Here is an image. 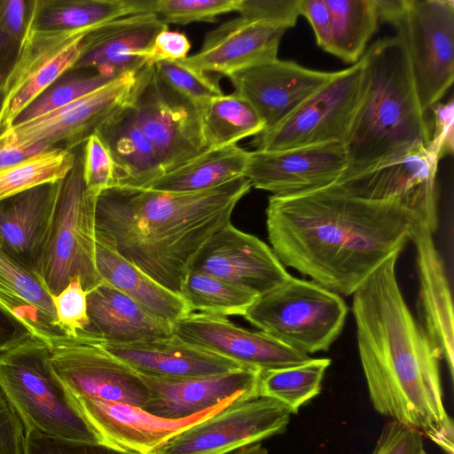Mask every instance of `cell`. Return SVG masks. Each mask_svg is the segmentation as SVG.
<instances>
[{"label": "cell", "mask_w": 454, "mask_h": 454, "mask_svg": "<svg viewBox=\"0 0 454 454\" xmlns=\"http://www.w3.org/2000/svg\"><path fill=\"white\" fill-rule=\"evenodd\" d=\"M362 58L361 96L344 143L348 164L340 179L431 140L432 120L420 108L401 39H380Z\"/></svg>", "instance_id": "4"}, {"label": "cell", "mask_w": 454, "mask_h": 454, "mask_svg": "<svg viewBox=\"0 0 454 454\" xmlns=\"http://www.w3.org/2000/svg\"><path fill=\"white\" fill-rule=\"evenodd\" d=\"M52 367L74 396L142 407L149 390L137 372L95 340L77 335L50 345Z\"/></svg>", "instance_id": "13"}, {"label": "cell", "mask_w": 454, "mask_h": 454, "mask_svg": "<svg viewBox=\"0 0 454 454\" xmlns=\"http://www.w3.org/2000/svg\"><path fill=\"white\" fill-rule=\"evenodd\" d=\"M95 340L109 354L145 375L184 379L247 369L233 360L187 343L174 333L134 342Z\"/></svg>", "instance_id": "25"}, {"label": "cell", "mask_w": 454, "mask_h": 454, "mask_svg": "<svg viewBox=\"0 0 454 454\" xmlns=\"http://www.w3.org/2000/svg\"><path fill=\"white\" fill-rule=\"evenodd\" d=\"M154 67L174 90L196 106L223 95L218 81L207 73L191 69L177 61H160Z\"/></svg>", "instance_id": "40"}, {"label": "cell", "mask_w": 454, "mask_h": 454, "mask_svg": "<svg viewBox=\"0 0 454 454\" xmlns=\"http://www.w3.org/2000/svg\"><path fill=\"white\" fill-rule=\"evenodd\" d=\"M430 439L435 442L448 454H453V421L450 419L443 425L428 433Z\"/></svg>", "instance_id": "53"}, {"label": "cell", "mask_w": 454, "mask_h": 454, "mask_svg": "<svg viewBox=\"0 0 454 454\" xmlns=\"http://www.w3.org/2000/svg\"><path fill=\"white\" fill-rule=\"evenodd\" d=\"M59 324L69 337H76L89 325L87 293L80 278H74L57 295H51Z\"/></svg>", "instance_id": "42"}, {"label": "cell", "mask_w": 454, "mask_h": 454, "mask_svg": "<svg viewBox=\"0 0 454 454\" xmlns=\"http://www.w3.org/2000/svg\"><path fill=\"white\" fill-rule=\"evenodd\" d=\"M432 135L427 148L441 160L452 155L454 148V103H436L431 109Z\"/></svg>", "instance_id": "46"}, {"label": "cell", "mask_w": 454, "mask_h": 454, "mask_svg": "<svg viewBox=\"0 0 454 454\" xmlns=\"http://www.w3.org/2000/svg\"><path fill=\"white\" fill-rule=\"evenodd\" d=\"M259 395L239 394L187 418L168 419L140 407L74 396L85 420L106 444L136 454H152L174 435L222 411L233 402Z\"/></svg>", "instance_id": "19"}, {"label": "cell", "mask_w": 454, "mask_h": 454, "mask_svg": "<svg viewBox=\"0 0 454 454\" xmlns=\"http://www.w3.org/2000/svg\"><path fill=\"white\" fill-rule=\"evenodd\" d=\"M173 333L187 343L260 372L296 366L311 358L263 332L238 326L223 316L192 312L173 325Z\"/></svg>", "instance_id": "18"}, {"label": "cell", "mask_w": 454, "mask_h": 454, "mask_svg": "<svg viewBox=\"0 0 454 454\" xmlns=\"http://www.w3.org/2000/svg\"><path fill=\"white\" fill-rule=\"evenodd\" d=\"M384 22L397 30L426 117L454 80V1L397 0Z\"/></svg>", "instance_id": "8"}, {"label": "cell", "mask_w": 454, "mask_h": 454, "mask_svg": "<svg viewBox=\"0 0 454 454\" xmlns=\"http://www.w3.org/2000/svg\"><path fill=\"white\" fill-rule=\"evenodd\" d=\"M439 160L417 144L335 184L373 201H395L413 211L434 232L438 225L436 173Z\"/></svg>", "instance_id": "12"}, {"label": "cell", "mask_w": 454, "mask_h": 454, "mask_svg": "<svg viewBox=\"0 0 454 454\" xmlns=\"http://www.w3.org/2000/svg\"><path fill=\"white\" fill-rule=\"evenodd\" d=\"M97 198L86 190L82 150H75L73 168L62 180L53 223L36 275L51 295H57L74 278L88 294L101 281L96 263Z\"/></svg>", "instance_id": "7"}, {"label": "cell", "mask_w": 454, "mask_h": 454, "mask_svg": "<svg viewBox=\"0 0 454 454\" xmlns=\"http://www.w3.org/2000/svg\"><path fill=\"white\" fill-rule=\"evenodd\" d=\"M21 44L0 31V87H4L12 72Z\"/></svg>", "instance_id": "52"}, {"label": "cell", "mask_w": 454, "mask_h": 454, "mask_svg": "<svg viewBox=\"0 0 454 454\" xmlns=\"http://www.w3.org/2000/svg\"><path fill=\"white\" fill-rule=\"evenodd\" d=\"M290 415L272 398H241L174 435L152 454H228L283 434Z\"/></svg>", "instance_id": "11"}, {"label": "cell", "mask_w": 454, "mask_h": 454, "mask_svg": "<svg viewBox=\"0 0 454 454\" xmlns=\"http://www.w3.org/2000/svg\"><path fill=\"white\" fill-rule=\"evenodd\" d=\"M35 0H0V31L22 43L29 27Z\"/></svg>", "instance_id": "49"}, {"label": "cell", "mask_w": 454, "mask_h": 454, "mask_svg": "<svg viewBox=\"0 0 454 454\" xmlns=\"http://www.w3.org/2000/svg\"><path fill=\"white\" fill-rule=\"evenodd\" d=\"M33 336L21 321L0 308V356Z\"/></svg>", "instance_id": "50"}, {"label": "cell", "mask_w": 454, "mask_h": 454, "mask_svg": "<svg viewBox=\"0 0 454 454\" xmlns=\"http://www.w3.org/2000/svg\"><path fill=\"white\" fill-rule=\"evenodd\" d=\"M330 364L331 359L326 357L310 358L296 366L261 372L259 395L278 401L295 414L320 393Z\"/></svg>", "instance_id": "35"}, {"label": "cell", "mask_w": 454, "mask_h": 454, "mask_svg": "<svg viewBox=\"0 0 454 454\" xmlns=\"http://www.w3.org/2000/svg\"><path fill=\"white\" fill-rule=\"evenodd\" d=\"M286 31L239 16L209 31L197 53L177 62L199 72L216 73L228 77L277 59Z\"/></svg>", "instance_id": "22"}, {"label": "cell", "mask_w": 454, "mask_h": 454, "mask_svg": "<svg viewBox=\"0 0 454 454\" xmlns=\"http://www.w3.org/2000/svg\"><path fill=\"white\" fill-rule=\"evenodd\" d=\"M165 29L168 24L153 12L100 24L84 36L82 52L72 68L90 69L108 79L138 72L145 67L142 54Z\"/></svg>", "instance_id": "21"}, {"label": "cell", "mask_w": 454, "mask_h": 454, "mask_svg": "<svg viewBox=\"0 0 454 454\" xmlns=\"http://www.w3.org/2000/svg\"><path fill=\"white\" fill-rule=\"evenodd\" d=\"M62 181L0 200V248L36 273L50 235Z\"/></svg>", "instance_id": "24"}, {"label": "cell", "mask_w": 454, "mask_h": 454, "mask_svg": "<svg viewBox=\"0 0 454 454\" xmlns=\"http://www.w3.org/2000/svg\"><path fill=\"white\" fill-rule=\"evenodd\" d=\"M251 188L245 176L187 193L111 187L97 198L96 240L180 295L194 257Z\"/></svg>", "instance_id": "3"}, {"label": "cell", "mask_w": 454, "mask_h": 454, "mask_svg": "<svg viewBox=\"0 0 454 454\" xmlns=\"http://www.w3.org/2000/svg\"><path fill=\"white\" fill-rule=\"evenodd\" d=\"M239 0H145L147 12H153L166 24L185 25L214 22L223 13L236 12Z\"/></svg>", "instance_id": "39"}, {"label": "cell", "mask_w": 454, "mask_h": 454, "mask_svg": "<svg viewBox=\"0 0 454 454\" xmlns=\"http://www.w3.org/2000/svg\"><path fill=\"white\" fill-rule=\"evenodd\" d=\"M341 142L248 152L243 176L272 195H292L336 183L348 168Z\"/></svg>", "instance_id": "17"}, {"label": "cell", "mask_w": 454, "mask_h": 454, "mask_svg": "<svg viewBox=\"0 0 454 454\" xmlns=\"http://www.w3.org/2000/svg\"><path fill=\"white\" fill-rule=\"evenodd\" d=\"M372 454H427L423 434L392 419L384 426Z\"/></svg>", "instance_id": "45"}, {"label": "cell", "mask_w": 454, "mask_h": 454, "mask_svg": "<svg viewBox=\"0 0 454 454\" xmlns=\"http://www.w3.org/2000/svg\"><path fill=\"white\" fill-rule=\"evenodd\" d=\"M131 100L163 174L208 150L198 106L174 90L154 66L137 72Z\"/></svg>", "instance_id": "10"}, {"label": "cell", "mask_w": 454, "mask_h": 454, "mask_svg": "<svg viewBox=\"0 0 454 454\" xmlns=\"http://www.w3.org/2000/svg\"><path fill=\"white\" fill-rule=\"evenodd\" d=\"M0 389L20 416L25 432L105 443L56 374L50 347L42 340L33 336L0 356Z\"/></svg>", "instance_id": "5"}, {"label": "cell", "mask_w": 454, "mask_h": 454, "mask_svg": "<svg viewBox=\"0 0 454 454\" xmlns=\"http://www.w3.org/2000/svg\"><path fill=\"white\" fill-rule=\"evenodd\" d=\"M364 60L334 76L274 128L252 141L257 151L345 143L362 90Z\"/></svg>", "instance_id": "9"}, {"label": "cell", "mask_w": 454, "mask_h": 454, "mask_svg": "<svg viewBox=\"0 0 454 454\" xmlns=\"http://www.w3.org/2000/svg\"><path fill=\"white\" fill-rule=\"evenodd\" d=\"M112 80L90 69L70 68L30 102L16 117L12 126L26 123L61 108Z\"/></svg>", "instance_id": "38"}, {"label": "cell", "mask_w": 454, "mask_h": 454, "mask_svg": "<svg viewBox=\"0 0 454 454\" xmlns=\"http://www.w3.org/2000/svg\"><path fill=\"white\" fill-rule=\"evenodd\" d=\"M248 152L231 145L208 149L179 168L163 174L148 188L170 192H197L243 176Z\"/></svg>", "instance_id": "32"}, {"label": "cell", "mask_w": 454, "mask_h": 454, "mask_svg": "<svg viewBox=\"0 0 454 454\" xmlns=\"http://www.w3.org/2000/svg\"><path fill=\"white\" fill-rule=\"evenodd\" d=\"M191 47L184 33L165 29L156 35L141 57L145 67H152L160 61L182 60L188 56Z\"/></svg>", "instance_id": "47"}, {"label": "cell", "mask_w": 454, "mask_h": 454, "mask_svg": "<svg viewBox=\"0 0 454 454\" xmlns=\"http://www.w3.org/2000/svg\"><path fill=\"white\" fill-rule=\"evenodd\" d=\"M96 27L67 31L37 30L29 27L4 86L0 135L12 128L16 117L30 102L73 67L82 52L84 36Z\"/></svg>", "instance_id": "15"}, {"label": "cell", "mask_w": 454, "mask_h": 454, "mask_svg": "<svg viewBox=\"0 0 454 454\" xmlns=\"http://www.w3.org/2000/svg\"><path fill=\"white\" fill-rule=\"evenodd\" d=\"M47 149L49 148L37 145L20 146L12 143L7 137L0 135V169L10 168Z\"/></svg>", "instance_id": "51"}, {"label": "cell", "mask_w": 454, "mask_h": 454, "mask_svg": "<svg viewBox=\"0 0 454 454\" xmlns=\"http://www.w3.org/2000/svg\"><path fill=\"white\" fill-rule=\"evenodd\" d=\"M141 12H147L145 0H35L30 27L77 30Z\"/></svg>", "instance_id": "33"}, {"label": "cell", "mask_w": 454, "mask_h": 454, "mask_svg": "<svg viewBox=\"0 0 454 454\" xmlns=\"http://www.w3.org/2000/svg\"><path fill=\"white\" fill-rule=\"evenodd\" d=\"M25 454H136L105 443H92L54 438L36 432H26Z\"/></svg>", "instance_id": "44"}, {"label": "cell", "mask_w": 454, "mask_h": 454, "mask_svg": "<svg viewBox=\"0 0 454 454\" xmlns=\"http://www.w3.org/2000/svg\"><path fill=\"white\" fill-rule=\"evenodd\" d=\"M301 0H239V16L286 30L295 26L301 15Z\"/></svg>", "instance_id": "43"}, {"label": "cell", "mask_w": 454, "mask_h": 454, "mask_svg": "<svg viewBox=\"0 0 454 454\" xmlns=\"http://www.w3.org/2000/svg\"><path fill=\"white\" fill-rule=\"evenodd\" d=\"M300 10L317 45L346 63L360 60L379 27L374 0H301Z\"/></svg>", "instance_id": "26"}, {"label": "cell", "mask_w": 454, "mask_h": 454, "mask_svg": "<svg viewBox=\"0 0 454 454\" xmlns=\"http://www.w3.org/2000/svg\"><path fill=\"white\" fill-rule=\"evenodd\" d=\"M149 390L142 410L168 419L187 418L239 394L259 395L261 372L239 369L195 378L170 379L141 374Z\"/></svg>", "instance_id": "23"}, {"label": "cell", "mask_w": 454, "mask_h": 454, "mask_svg": "<svg viewBox=\"0 0 454 454\" xmlns=\"http://www.w3.org/2000/svg\"><path fill=\"white\" fill-rule=\"evenodd\" d=\"M418 219L398 202L361 199L335 183L271 195L266 207L268 238L278 260L346 296L400 254Z\"/></svg>", "instance_id": "1"}, {"label": "cell", "mask_w": 454, "mask_h": 454, "mask_svg": "<svg viewBox=\"0 0 454 454\" xmlns=\"http://www.w3.org/2000/svg\"><path fill=\"white\" fill-rule=\"evenodd\" d=\"M348 310L340 294L292 276L260 296L243 317L261 332L309 355L329 349L342 331Z\"/></svg>", "instance_id": "6"}, {"label": "cell", "mask_w": 454, "mask_h": 454, "mask_svg": "<svg viewBox=\"0 0 454 454\" xmlns=\"http://www.w3.org/2000/svg\"><path fill=\"white\" fill-rule=\"evenodd\" d=\"M24 425L0 389V454H25Z\"/></svg>", "instance_id": "48"}, {"label": "cell", "mask_w": 454, "mask_h": 454, "mask_svg": "<svg viewBox=\"0 0 454 454\" xmlns=\"http://www.w3.org/2000/svg\"><path fill=\"white\" fill-rule=\"evenodd\" d=\"M0 308L50 345L69 337L59 324L51 295L35 272L0 248Z\"/></svg>", "instance_id": "30"}, {"label": "cell", "mask_w": 454, "mask_h": 454, "mask_svg": "<svg viewBox=\"0 0 454 454\" xmlns=\"http://www.w3.org/2000/svg\"><path fill=\"white\" fill-rule=\"evenodd\" d=\"M334 74L335 72L309 69L277 58L236 72L228 78L234 92L258 114L266 131L289 116Z\"/></svg>", "instance_id": "20"}, {"label": "cell", "mask_w": 454, "mask_h": 454, "mask_svg": "<svg viewBox=\"0 0 454 454\" xmlns=\"http://www.w3.org/2000/svg\"><path fill=\"white\" fill-rule=\"evenodd\" d=\"M4 87H0V113L2 111L4 100Z\"/></svg>", "instance_id": "55"}, {"label": "cell", "mask_w": 454, "mask_h": 454, "mask_svg": "<svg viewBox=\"0 0 454 454\" xmlns=\"http://www.w3.org/2000/svg\"><path fill=\"white\" fill-rule=\"evenodd\" d=\"M96 263L102 280L128 295L150 315L172 326L192 313L181 295L165 288L119 254L98 241Z\"/></svg>", "instance_id": "31"}, {"label": "cell", "mask_w": 454, "mask_h": 454, "mask_svg": "<svg viewBox=\"0 0 454 454\" xmlns=\"http://www.w3.org/2000/svg\"><path fill=\"white\" fill-rule=\"evenodd\" d=\"M431 231L418 219L410 239L414 243L419 279V309L426 333L454 369V320L451 293L443 261Z\"/></svg>", "instance_id": "27"}, {"label": "cell", "mask_w": 454, "mask_h": 454, "mask_svg": "<svg viewBox=\"0 0 454 454\" xmlns=\"http://www.w3.org/2000/svg\"><path fill=\"white\" fill-rule=\"evenodd\" d=\"M203 137L208 149H216L255 137L265 125L252 106L241 96L214 97L198 106Z\"/></svg>", "instance_id": "34"}, {"label": "cell", "mask_w": 454, "mask_h": 454, "mask_svg": "<svg viewBox=\"0 0 454 454\" xmlns=\"http://www.w3.org/2000/svg\"><path fill=\"white\" fill-rule=\"evenodd\" d=\"M180 295L192 312L215 316H244L257 296L215 277L190 271Z\"/></svg>", "instance_id": "36"}, {"label": "cell", "mask_w": 454, "mask_h": 454, "mask_svg": "<svg viewBox=\"0 0 454 454\" xmlns=\"http://www.w3.org/2000/svg\"><path fill=\"white\" fill-rule=\"evenodd\" d=\"M398 255L352 294L357 348L374 410L427 434L451 419L443 403L442 357L401 292Z\"/></svg>", "instance_id": "2"}, {"label": "cell", "mask_w": 454, "mask_h": 454, "mask_svg": "<svg viewBox=\"0 0 454 454\" xmlns=\"http://www.w3.org/2000/svg\"><path fill=\"white\" fill-rule=\"evenodd\" d=\"M137 72L116 77L75 101L26 123L4 136L17 145L74 151L131 98Z\"/></svg>", "instance_id": "14"}, {"label": "cell", "mask_w": 454, "mask_h": 454, "mask_svg": "<svg viewBox=\"0 0 454 454\" xmlns=\"http://www.w3.org/2000/svg\"><path fill=\"white\" fill-rule=\"evenodd\" d=\"M95 134L104 143L113 160L114 186L148 188L163 175L131 98Z\"/></svg>", "instance_id": "29"}, {"label": "cell", "mask_w": 454, "mask_h": 454, "mask_svg": "<svg viewBox=\"0 0 454 454\" xmlns=\"http://www.w3.org/2000/svg\"><path fill=\"white\" fill-rule=\"evenodd\" d=\"M75 150L51 147L0 169V200L32 188L62 181L74 167Z\"/></svg>", "instance_id": "37"}, {"label": "cell", "mask_w": 454, "mask_h": 454, "mask_svg": "<svg viewBox=\"0 0 454 454\" xmlns=\"http://www.w3.org/2000/svg\"><path fill=\"white\" fill-rule=\"evenodd\" d=\"M190 271L215 277L258 298L292 278L271 247L231 223L205 242Z\"/></svg>", "instance_id": "16"}, {"label": "cell", "mask_w": 454, "mask_h": 454, "mask_svg": "<svg viewBox=\"0 0 454 454\" xmlns=\"http://www.w3.org/2000/svg\"><path fill=\"white\" fill-rule=\"evenodd\" d=\"M82 176L88 193L98 198L115 185L111 155L97 134L90 136L82 149Z\"/></svg>", "instance_id": "41"}, {"label": "cell", "mask_w": 454, "mask_h": 454, "mask_svg": "<svg viewBox=\"0 0 454 454\" xmlns=\"http://www.w3.org/2000/svg\"><path fill=\"white\" fill-rule=\"evenodd\" d=\"M89 325L77 335L98 341L134 342L173 335V326L144 310L105 280L87 294Z\"/></svg>", "instance_id": "28"}, {"label": "cell", "mask_w": 454, "mask_h": 454, "mask_svg": "<svg viewBox=\"0 0 454 454\" xmlns=\"http://www.w3.org/2000/svg\"><path fill=\"white\" fill-rule=\"evenodd\" d=\"M233 454H270V452L258 442L239 449Z\"/></svg>", "instance_id": "54"}]
</instances>
